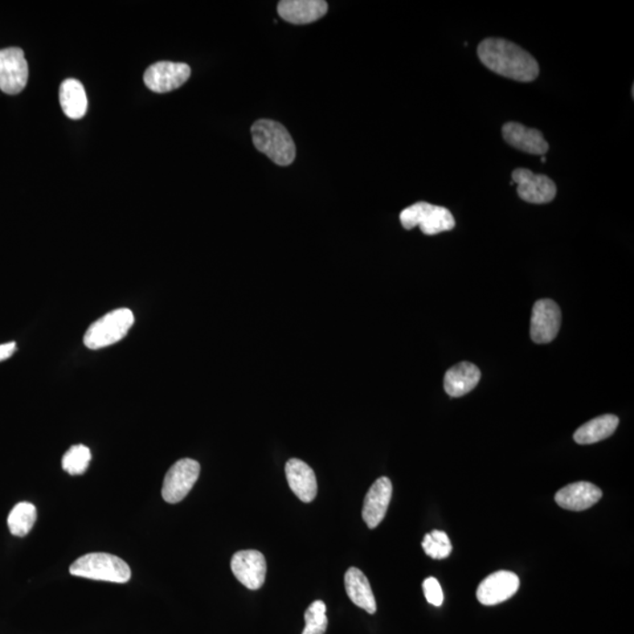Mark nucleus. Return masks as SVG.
I'll use <instances>...</instances> for the list:
<instances>
[{"mask_svg": "<svg viewBox=\"0 0 634 634\" xmlns=\"http://www.w3.org/2000/svg\"><path fill=\"white\" fill-rule=\"evenodd\" d=\"M477 56L490 71L519 83H531L539 76L537 60L525 48L506 39L483 40L478 45Z\"/></svg>", "mask_w": 634, "mask_h": 634, "instance_id": "obj_1", "label": "nucleus"}, {"mask_svg": "<svg viewBox=\"0 0 634 634\" xmlns=\"http://www.w3.org/2000/svg\"><path fill=\"white\" fill-rule=\"evenodd\" d=\"M254 146L279 166L292 165L296 146L287 129L271 119H261L252 126Z\"/></svg>", "mask_w": 634, "mask_h": 634, "instance_id": "obj_2", "label": "nucleus"}, {"mask_svg": "<svg viewBox=\"0 0 634 634\" xmlns=\"http://www.w3.org/2000/svg\"><path fill=\"white\" fill-rule=\"evenodd\" d=\"M69 574L81 578L118 584L129 582L132 576L125 560L104 552H92L78 558L69 566Z\"/></svg>", "mask_w": 634, "mask_h": 634, "instance_id": "obj_3", "label": "nucleus"}, {"mask_svg": "<svg viewBox=\"0 0 634 634\" xmlns=\"http://www.w3.org/2000/svg\"><path fill=\"white\" fill-rule=\"evenodd\" d=\"M133 323L132 310L127 308L113 310L89 326L84 337L85 346L93 350L112 346L126 337L132 328Z\"/></svg>", "mask_w": 634, "mask_h": 634, "instance_id": "obj_4", "label": "nucleus"}, {"mask_svg": "<svg viewBox=\"0 0 634 634\" xmlns=\"http://www.w3.org/2000/svg\"><path fill=\"white\" fill-rule=\"evenodd\" d=\"M400 223L411 231L419 226L425 235H436L455 228L456 221L448 208L424 202L411 204L400 212Z\"/></svg>", "mask_w": 634, "mask_h": 634, "instance_id": "obj_5", "label": "nucleus"}, {"mask_svg": "<svg viewBox=\"0 0 634 634\" xmlns=\"http://www.w3.org/2000/svg\"><path fill=\"white\" fill-rule=\"evenodd\" d=\"M200 474V464L191 458H182L171 466L162 485L163 501L177 504L190 494Z\"/></svg>", "mask_w": 634, "mask_h": 634, "instance_id": "obj_6", "label": "nucleus"}, {"mask_svg": "<svg viewBox=\"0 0 634 634\" xmlns=\"http://www.w3.org/2000/svg\"><path fill=\"white\" fill-rule=\"evenodd\" d=\"M27 80L28 65L22 48L0 50V89L14 96L26 88Z\"/></svg>", "mask_w": 634, "mask_h": 634, "instance_id": "obj_7", "label": "nucleus"}, {"mask_svg": "<svg viewBox=\"0 0 634 634\" xmlns=\"http://www.w3.org/2000/svg\"><path fill=\"white\" fill-rule=\"evenodd\" d=\"M513 182L517 185L519 198L529 203H549L557 195L554 180L544 174H535L530 170H514Z\"/></svg>", "mask_w": 634, "mask_h": 634, "instance_id": "obj_8", "label": "nucleus"}, {"mask_svg": "<svg viewBox=\"0 0 634 634\" xmlns=\"http://www.w3.org/2000/svg\"><path fill=\"white\" fill-rule=\"evenodd\" d=\"M191 68L183 63L159 61L146 69L144 83L155 93H167L182 88L191 77Z\"/></svg>", "mask_w": 634, "mask_h": 634, "instance_id": "obj_9", "label": "nucleus"}, {"mask_svg": "<svg viewBox=\"0 0 634 634\" xmlns=\"http://www.w3.org/2000/svg\"><path fill=\"white\" fill-rule=\"evenodd\" d=\"M562 323V313L557 304L549 298L535 302L531 317V338L538 345H546L557 338Z\"/></svg>", "mask_w": 634, "mask_h": 634, "instance_id": "obj_10", "label": "nucleus"}, {"mask_svg": "<svg viewBox=\"0 0 634 634\" xmlns=\"http://www.w3.org/2000/svg\"><path fill=\"white\" fill-rule=\"evenodd\" d=\"M231 567L236 579L249 590H259L263 587L267 574V563L261 552L244 550L233 556Z\"/></svg>", "mask_w": 634, "mask_h": 634, "instance_id": "obj_11", "label": "nucleus"}, {"mask_svg": "<svg viewBox=\"0 0 634 634\" xmlns=\"http://www.w3.org/2000/svg\"><path fill=\"white\" fill-rule=\"evenodd\" d=\"M519 578L510 571H497L486 577L477 588V599L485 607L504 603L516 595L519 588Z\"/></svg>", "mask_w": 634, "mask_h": 634, "instance_id": "obj_12", "label": "nucleus"}, {"mask_svg": "<svg viewBox=\"0 0 634 634\" xmlns=\"http://www.w3.org/2000/svg\"><path fill=\"white\" fill-rule=\"evenodd\" d=\"M392 496V484L388 477H380L371 485L364 498L362 517L369 529H375L386 517Z\"/></svg>", "mask_w": 634, "mask_h": 634, "instance_id": "obj_13", "label": "nucleus"}, {"mask_svg": "<svg viewBox=\"0 0 634 634\" xmlns=\"http://www.w3.org/2000/svg\"><path fill=\"white\" fill-rule=\"evenodd\" d=\"M502 134L507 144L527 154L544 155L550 149L541 130L529 129L519 122H507L503 126Z\"/></svg>", "mask_w": 634, "mask_h": 634, "instance_id": "obj_14", "label": "nucleus"}, {"mask_svg": "<svg viewBox=\"0 0 634 634\" xmlns=\"http://www.w3.org/2000/svg\"><path fill=\"white\" fill-rule=\"evenodd\" d=\"M280 17L294 26H305L325 17L328 3L323 0H282L277 5Z\"/></svg>", "mask_w": 634, "mask_h": 634, "instance_id": "obj_15", "label": "nucleus"}, {"mask_svg": "<svg viewBox=\"0 0 634 634\" xmlns=\"http://www.w3.org/2000/svg\"><path fill=\"white\" fill-rule=\"evenodd\" d=\"M603 497V493L595 484L588 482H577L564 486L556 494V502L560 507L571 511L590 509Z\"/></svg>", "mask_w": 634, "mask_h": 634, "instance_id": "obj_16", "label": "nucleus"}, {"mask_svg": "<svg viewBox=\"0 0 634 634\" xmlns=\"http://www.w3.org/2000/svg\"><path fill=\"white\" fill-rule=\"evenodd\" d=\"M286 476L293 493L302 502H313L317 494V481L314 470L304 461L292 458L286 464Z\"/></svg>", "mask_w": 634, "mask_h": 634, "instance_id": "obj_17", "label": "nucleus"}, {"mask_svg": "<svg viewBox=\"0 0 634 634\" xmlns=\"http://www.w3.org/2000/svg\"><path fill=\"white\" fill-rule=\"evenodd\" d=\"M480 379L481 370L474 364L461 362L445 372L444 390L452 398H461L473 391Z\"/></svg>", "mask_w": 634, "mask_h": 634, "instance_id": "obj_18", "label": "nucleus"}, {"mask_svg": "<svg viewBox=\"0 0 634 634\" xmlns=\"http://www.w3.org/2000/svg\"><path fill=\"white\" fill-rule=\"evenodd\" d=\"M345 587L348 597L356 607L363 608L370 615L376 613L378 605H376L374 593H372L369 580L361 570L358 567H350L346 572Z\"/></svg>", "mask_w": 634, "mask_h": 634, "instance_id": "obj_19", "label": "nucleus"}, {"mask_svg": "<svg viewBox=\"0 0 634 634\" xmlns=\"http://www.w3.org/2000/svg\"><path fill=\"white\" fill-rule=\"evenodd\" d=\"M59 100L64 113L75 120L83 118L88 112V96H86L84 85L79 80H65L60 85Z\"/></svg>", "mask_w": 634, "mask_h": 634, "instance_id": "obj_20", "label": "nucleus"}, {"mask_svg": "<svg viewBox=\"0 0 634 634\" xmlns=\"http://www.w3.org/2000/svg\"><path fill=\"white\" fill-rule=\"evenodd\" d=\"M619 420L615 415H603L588 421L575 432L574 439L578 444H593L608 439L615 433Z\"/></svg>", "mask_w": 634, "mask_h": 634, "instance_id": "obj_21", "label": "nucleus"}, {"mask_svg": "<svg viewBox=\"0 0 634 634\" xmlns=\"http://www.w3.org/2000/svg\"><path fill=\"white\" fill-rule=\"evenodd\" d=\"M36 521V509L32 503L22 502L11 510L7 525L10 533L17 537H26Z\"/></svg>", "mask_w": 634, "mask_h": 634, "instance_id": "obj_22", "label": "nucleus"}, {"mask_svg": "<svg viewBox=\"0 0 634 634\" xmlns=\"http://www.w3.org/2000/svg\"><path fill=\"white\" fill-rule=\"evenodd\" d=\"M91 450L86 445L78 444L69 448L61 461L63 469L71 476H79L85 473L89 463H91Z\"/></svg>", "mask_w": 634, "mask_h": 634, "instance_id": "obj_23", "label": "nucleus"}, {"mask_svg": "<svg viewBox=\"0 0 634 634\" xmlns=\"http://www.w3.org/2000/svg\"><path fill=\"white\" fill-rule=\"evenodd\" d=\"M422 547L429 557L437 560L448 558L452 551L448 535L440 530H433L431 534L425 535Z\"/></svg>", "mask_w": 634, "mask_h": 634, "instance_id": "obj_24", "label": "nucleus"}, {"mask_svg": "<svg viewBox=\"0 0 634 634\" xmlns=\"http://www.w3.org/2000/svg\"><path fill=\"white\" fill-rule=\"evenodd\" d=\"M327 607L322 600L314 601L305 613L306 628L302 634H325L328 628Z\"/></svg>", "mask_w": 634, "mask_h": 634, "instance_id": "obj_25", "label": "nucleus"}, {"mask_svg": "<svg viewBox=\"0 0 634 634\" xmlns=\"http://www.w3.org/2000/svg\"><path fill=\"white\" fill-rule=\"evenodd\" d=\"M423 591L428 603H431L433 607H442L444 595L443 591H442L439 580L433 578V577H429V578L425 579L423 582Z\"/></svg>", "mask_w": 634, "mask_h": 634, "instance_id": "obj_26", "label": "nucleus"}, {"mask_svg": "<svg viewBox=\"0 0 634 634\" xmlns=\"http://www.w3.org/2000/svg\"><path fill=\"white\" fill-rule=\"evenodd\" d=\"M16 349H17V345L16 342L5 343V345H0V362L5 361V359H10L12 355L15 354Z\"/></svg>", "mask_w": 634, "mask_h": 634, "instance_id": "obj_27", "label": "nucleus"}, {"mask_svg": "<svg viewBox=\"0 0 634 634\" xmlns=\"http://www.w3.org/2000/svg\"><path fill=\"white\" fill-rule=\"evenodd\" d=\"M541 161H542V162H546V157H542Z\"/></svg>", "mask_w": 634, "mask_h": 634, "instance_id": "obj_28", "label": "nucleus"}]
</instances>
